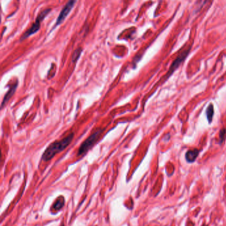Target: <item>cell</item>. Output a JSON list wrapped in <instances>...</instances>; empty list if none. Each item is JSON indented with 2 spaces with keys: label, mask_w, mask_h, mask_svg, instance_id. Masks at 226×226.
Segmentation results:
<instances>
[{
  "label": "cell",
  "mask_w": 226,
  "mask_h": 226,
  "mask_svg": "<svg viewBox=\"0 0 226 226\" xmlns=\"http://www.w3.org/2000/svg\"><path fill=\"white\" fill-rule=\"evenodd\" d=\"M61 226H64V225H61Z\"/></svg>",
  "instance_id": "7c38bea8"
},
{
  "label": "cell",
  "mask_w": 226,
  "mask_h": 226,
  "mask_svg": "<svg viewBox=\"0 0 226 226\" xmlns=\"http://www.w3.org/2000/svg\"><path fill=\"white\" fill-rule=\"evenodd\" d=\"M64 205V198L62 196H60L55 202L53 205V209L55 210H60Z\"/></svg>",
  "instance_id": "9c48e42d"
},
{
  "label": "cell",
  "mask_w": 226,
  "mask_h": 226,
  "mask_svg": "<svg viewBox=\"0 0 226 226\" xmlns=\"http://www.w3.org/2000/svg\"><path fill=\"white\" fill-rule=\"evenodd\" d=\"M51 9H46L45 10H43V11H42L41 13H39L37 17L36 18L35 23H33L31 27H30L28 30H27V31L23 33V35L21 36L20 41H23V40L26 39L27 38L29 37L30 36H31L35 34L36 33H37L39 31L40 28H41V23L45 19L46 15H47L49 13L51 12Z\"/></svg>",
  "instance_id": "7a4b0ae2"
},
{
  "label": "cell",
  "mask_w": 226,
  "mask_h": 226,
  "mask_svg": "<svg viewBox=\"0 0 226 226\" xmlns=\"http://www.w3.org/2000/svg\"><path fill=\"white\" fill-rule=\"evenodd\" d=\"M103 131H104V129H97V130L93 133L91 135H89V137L82 143L78 151L77 155L78 157L86 153V152L94 145L98 141L99 138L100 137Z\"/></svg>",
  "instance_id": "3957f363"
},
{
  "label": "cell",
  "mask_w": 226,
  "mask_h": 226,
  "mask_svg": "<svg viewBox=\"0 0 226 226\" xmlns=\"http://www.w3.org/2000/svg\"><path fill=\"white\" fill-rule=\"evenodd\" d=\"M206 117H207L209 124H211L212 121V119H213L214 114L213 105L210 104L208 105L206 110Z\"/></svg>",
  "instance_id": "ba28073f"
},
{
  "label": "cell",
  "mask_w": 226,
  "mask_h": 226,
  "mask_svg": "<svg viewBox=\"0 0 226 226\" xmlns=\"http://www.w3.org/2000/svg\"><path fill=\"white\" fill-rule=\"evenodd\" d=\"M18 86V81L15 82L14 84L11 85L9 86V88L8 89V91L7 92L6 94L4 96V98H3L2 102V108H3L4 106L7 104L9 99L12 98V96L14 95L15 92H16L17 88Z\"/></svg>",
  "instance_id": "8992f818"
},
{
  "label": "cell",
  "mask_w": 226,
  "mask_h": 226,
  "mask_svg": "<svg viewBox=\"0 0 226 226\" xmlns=\"http://www.w3.org/2000/svg\"><path fill=\"white\" fill-rule=\"evenodd\" d=\"M82 52V49L80 47H79L77 49L75 50L72 56V62H76L78 61V60L80 58V56Z\"/></svg>",
  "instance_id": "30bf717a"
},
{
  "label": "cell",
  "mask_w": 226,
  "mask_h": 226,
  "mask_svg": "<svg viewBox=\"0 0 226 226\" xmlns=\"http://www.w3.org/2000/svg\"><path fill=\"white\" fill-rule=\"evenodd\" d=\"M226 138V129H222L221 130L220 132V143L221 144L224 141V140Z\"/></svg>",
  "instance_id": "8fae6325"
},
{
  "label": "cell",
  "mask_w": 226,
  "mask_h": 226,
  "mask_svg": "<svg viewBox=\"0 0 226 226\" xmlns=\"http://www.w3.org/2000/svg\"><path fill=\"white\" fill-rule=\"evenodd\" d=\"M198 154L199 151L196 149H193V150H189L185 155L186 160H187L188 162H190V163L194 162L196 161V159Z\"/></svg>",
  "instance_id": "52a82bcc"
},
{
  "label": "cell",
  "mask_w": 226,
  "mask_h": 226,
  "mask_svg": "<svg viewBox=\"0 0 226 226\" xmlns=\"http://www.w3.org/2000/svg\"><path fill=\"white\" fill-rule=\"evenodd\" d=\"M74 133H71L66 137L62 139L61 141H55L50 145L49 147L46 149L44 153L42 154V159L44 161H49L55 157V156L64 151V149L71 144L73 138H74Z\"/></svg>",
  "instance_id": "6da1fadb"
},
{
  "label": "cell",
  "mask_w": 226,
  "mask_h": 226,
  "mask_svg": "<svg viewBox=\"0 0 226 226\" xmlns=\"http://www.w3.org/2000/svg\"><path fill=\"white\" fill-rule=\"evenodd\" d=\"M76 2V1H69L67 2V3H66L64 8L61 10V13H60L58 18L56 19L55 26H58L62 24L63 21H64L65 19L66 18V17L68 16L69 13H71V10L74 8Z\"/></svg>",
  "instance_id": "5b68a950"
},
{
  "label": "cell",
  "mask_w": 226,
  "mask_h": 226,
  "mask_svg": "<svg viewBox=\"0 0 226 226\" xmlns=\"http://www.w3.org/2000/svg\"><path fill=\"white\" fill-rule=\"evenodd\" d=\"M190 48L187 49V50H184L183 52H181L180 54L178 55V57L174 60V62L172 63L171 67L168 70V72L167 73V75H166L167 76V78L175 71V70L181 64V63L184 61L186 58L187 57V56L189 54V52H190Z\"/></svg>",
  "instance_id": "277c9868"
}]
</instances>
